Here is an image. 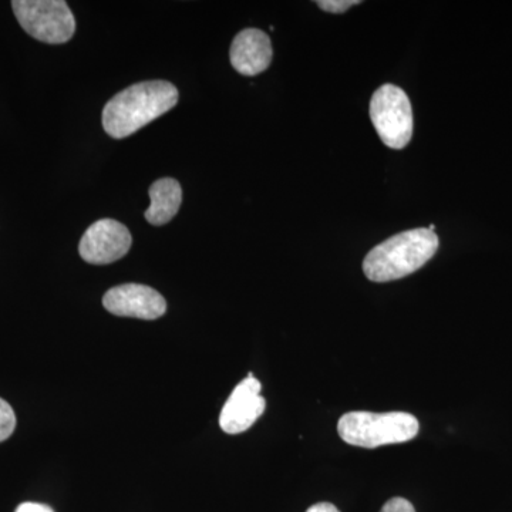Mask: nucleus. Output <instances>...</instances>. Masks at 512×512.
Returning a JSON list of instances; mask_svg holds the SVG:
<instances>
[{"instance_id":"0eeeda50","label":"nucleus","mask_w":512,"mask_h":512,"mask_svg":"<svg viewBox=\"0 0 512 512\" xmlns=\"http://www.w3.org/2000/svg\"><path fill=\"white\" fill-rule=\"evenodd\" d=\"M104 308L116 316L154 320L167 311L164 296L150 286L126 284L110 289L103 298Z\"/></svg>"},{"instance_id":"f257e3e1","label":"nucleus","mask_w":512,"mask_h":512,"mask_svg":"<svg viewBox=\"0 0 512 512\" xmlns=\"http://www.w3.org/2000/svg\"><path fill=\"white\" fill-rule=\"evenodd\" d=\"M177 87L164 80L133 84L113 97L103 110V127L113 138H126L173 109Z\"/></svg>"},{"instance_id":"2eb2a0df","label":"nucleus","mask_w":512,"mask_h":512,"mask_svg":"<svg viewBox=\"0 0 512 512\" xmlns=\"http://www.w3.org/2000/svg\"><path fill=\"white\" fill-rule=\"evenodd\" d=\"M306 512H340V511L333 504L318 503V504L312 505V507L308 508V511H306Z\"/></svg>"},{"instance_id":"9d476101","label":"nucleus","mask_w":512,"mask_h":512,"mask_svg":"<svg viewBox=\"0 0 512 512\" xmlns=\"http://www.w3.org/2000/svg\"><path fill=\"white\" fill-rule=\"evenodd\" d=\"M151 198V205L147 208V222L151 225L167 224L173 220L183 204V188L174 178H161L150 187L148 191Z\"/></svg>"},{"instance_id":"9b49d317","label":"nucleus","mask_w":512,"mask_h":512,"mask_svg":"<svg viewBox=\"0 0 512 512\" xmlns=\"http://www.w3.org/2000/svg\"><path fill=\"white\" fill-rule=\"evenodd\" d=\"M16 429V416L12 407L5 400L0 399V443L8 440Z\"/></svg>"},{"instance_id":"1a4fd4ad","label":"nucleus","mask_w":512,"mask_h":512,"mask_svg":"<svg viewBox=\"0 0 512 512\" xmlns=\"http://www.w3.org/2000/svg\"><path fill=\"white\" fill-rule=\"evenodd\" d=\"M274 50L269 36L259 29H245L235 36L229 59L242 76H256L271 66Z\"/></svg>"},{"instance_id":"ddd939ff","label":"nucleus","mask_w":512,"mask_h":512,"mask_svg":"<svg viewBox=\"0 0 512 512\" xmlns=\"http://www.w3.org/2000/svg\"><path fill=\"white\" fill-rule=\"evenodd\" d=\"M380 512H416V510H414L413 504L406 500V498L394 497L383 505Z\"/></svg>"},{"instance_id":"4468645a","label":"nucleus","mask_w":512,"mask_h":512,"mask_svg":"<svg viewBox=\"0 0 512 512\" xmlns=\"http://www.w3.org/2000/svg\"><path fill=\"white\" fill-rule=\"evenodd\" d=\"M16 512H55L49 505L39 503H23L16 508Z\"/></svg>"},{"instance_id":"f03ea898","label":"nucleus","mask_w":512,"mask_h":512,"mask_svg":"<svg viewBox=\"0 0 512 512\" xmlns=\"http://www.w3.org/2000/svg\"><path fill=\"white\" fill-rule=\"evenodd\" d=\"M439 249V237L429 228L400 232L376 245L363 261V272L372 282H390L419 271Z\"/></svg>"},{"instance_id":"39448f33","label":"nucleus","mask_w":512,"mask_h":512,"mask_svg":"<svg viewBox=\"0 0 512 512\" xmlns=\"http://www.w3.org/2000/svg\"><path fill=\"white\" fill-rule=\"evenodd\" d=\"M370 119L384 146L402 150L413 137L412 103L406 92L384 84L370 100Z\"/></svg>"},{"instance_id":"f8f14e48","label":"nucleus","mask_w":512,"mask_h":512,"mask_svg":"<svg viewBox=\"0 0 512 512\" xmlns=\"http://www.w3.org/2000/svg\"><path fill=\"white\" fill-rule=\"evenodd\" d=\"M359 3V0H320V2H316V5L325 12L343 13Z\"/></svg>"},{"instance_id":"423d86ee","label":"nucleus","mask_w":512,"mask_h":512,"mask_svg":"<svg viewBox=\"0 0 512 512\" xmlns=\"http://www.w3.org/2000/svg\"><path fill=\"white\" fill-rule=\"evenodd\" d=\"M133 238L126 225L114 220H100L84 232L79 244L80 256L92 265H109L130 251Z\"/></svg>"},{"instance_id":"7ed1b4c3","label":"nucleus","mask_w":512,"mask_h":512,"mask_svg":"<svg viewBox=\"0 0 512 512\" xmlns=\"http://www.w3.org/2000/svg\"><path fill=\"white\" fill-rule=\"evenodd\" d=\"M419 420L410 413L350 412L340 417V439L350 446L377 448L406 443L419 434Z\"/></svg>"},{"instance_id":"6e6552de","label":"nucleus","mask_w":512,"mask_h":512,"mask_svg":"<svg viewBox=\"0 0 512 512\" xmlns=\"http://www.w3.org/2000/svg\"><path fill=\"white\" fill-rule=\"evenodd\" d=\"M261 390V382L252 373L235 387L220 416V426L225 433H244L254 426L265 412L266 403Z\"/></svg>"},{"instance_id":"20e7f679","label":"nucleus","mask_w":512,"mask_h":512,"mask_svg":"<svg viewBox=\"0 0 512 512\" xmlns=\"http://www.w3.org/2000/svg\"><path fill=\"white\" fill-rule=\"evenodd\" d=\"M13 12L28 35L49 45H62L76 32V19L63 0H13Z\"/></svg>"}]
</instances>
